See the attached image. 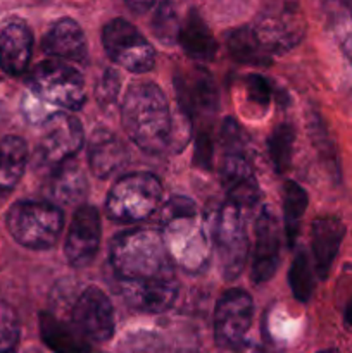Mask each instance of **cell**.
I'll return each mask as SVG.
<instances>
[{"mask_svg": "<svg viewBox=\"0 0 352 353\" xmlns=\"http://www.w3.org/2000/svg\"><path fill=\"white\" fill-rule=\"evenodd\" d=\"M83 145V126L75 116L52 112L41 123V138L35 152V162L41 168H55L75 157Z\"/></svg>", "mask_w": 352, "mask_h": 353, "instance_id": "cell-10", "label": "cell"}, {"mask_svg": "<svg viewBox=\"0 0 352 353\" xmlns=\"http://www.w3.org/2000/svg\"><path fill=\"white\" fill-rule=\"evenodd\" d=\"M71 324L90 341L104 343L114 334V309L106 293L97 286L83 290L72 302Z\"/></svg>", "mask_w": 352, "mask_h": 353, "instance_id": "cell-11", "label": "cell"}, {"mask_svg": "<svg viewBox=\"0 0 352 353\" xmlns=\"http://www.w3.org/2000/svg\"><path fill=\"white\" fill-rule=\"evenodd\" d=\"M40 334L43 343L54 353H90L92 343L59 316L50 312L40 314Z\"/></svg>", "mask_w": 352, "mask_h": 353, "instance_id": "cell-23", "label": "cell"}, {"mask_svg": "<svg viewBox=\"0 0 352 353\" xmlns=\"http://www.w3.org/2000/svg\"><path fill=\"white\" fill-rule=\"evenodd\" d=\"M88 192V181L75 159H66L61 164L52 168L47 181V195L54 203L75 205L83 202Z\"/></svg>", "mask_w": 352, "mask_h": 353, "instance_id": "cell-22", "label": "cell"}, {"mask_svg": "<svg viewBox=\"0 0 352 353\" xmlns=\"http://www.w3.org/2000/svg\"><path fill=\"white\" fill-rule=\"evenodd\" d=\"M251 28L266 52L276 55L286 54L304 40L307 23L297 0H271Z\"/></svg>", "mask_w": 352, "mask_h": 353, "instance_id": "cell-6", "label": "cell"}, {"mask_svg": "<svg viewBox=\"0 0 352 353\" xmlns=\"http://www.w3.org/2000/svg\"><path fill=\"white\" fill-rule=\"evenodd\" d=\"M121 92V78L117 74L116 69L107 68L104 69L102 76H100L99 83L95 86V97L97 102L106 109V107L114 105L117 102V97Z\"/></svg>", "mask_w": 352, "mask_h": 353, "instance_id": "cell-34", "label": "cell"}, {"mask_svg": "<svg viewBox=\"0 0 352 353\" xmlns=\"http://www.w3.org/2000/svg\"><path fill=\"white\" fill-rule=\"evenodd\" d=\"M178 43L182 45L186 55L197 62H209L216 57V38L195 9L188 10L185 21L179 24Z\"/></svg>", "mask_w": 352, "mask_h": 353, "instance_id": "cell-24", "label": "cell"}, {"mask_svg": "<svg viewBox=\"0 0 352 353\" xmlns=\"http://www.w3.org/2000/svg\"><path fill=\"white\" fill-rule=\"evenodd\" d=\"M102 224L95 207L81 205L72 216L66 234L64 255L69 264L76 269L86 268L93 262L100 247Z\"/></svg>", "mask_w": 352, "mask_h": 353, "instance_id": "cell-14", "label": "cell"}, {"mask_svg": "<svg viewBox=\"0 0 352 353\" xmlns=\"http://www.w3.org/2000/svg\"><path fill=\"white\" fill-rule=\"evenodd\" d=\"M280 226L275 214L262 207L255 219V247L252 261V281L255 285L268 283L280 264Z\"/></svg>", "mask_w": 352, "mask_h": 353, "instance_id": "cell-16", "label": "cell"}, {"mask_svg": "<svg viewBox=\"0 0 352 353\" xmlns=\"http://www.w3.org/2000/svg\"><path fill=\"white\" fill-rule=\"evenodd\" d=\"M21 110H23V116L26 117L28 123L31 124H41L48 116L52 114L50 105L45 102H41L40 99L30 93L26 90V93L23 95V102H21Z\"/></svg>", "mask_w": 352, "mask_h": 353, "instance_id": "cell-36", "label": "cell"}, {"mask_svg": "<svg viewBox=\"0 0 352 353\" xmlns=\"http://www.w3.org/2000/svg\"><path fill=\"white\" fill-rule=\"evenodd\" d=\"M219 143L223 147L224 152H251L248 150V138L247 133L242 130L240 124L237 123L231 117H226L223 121V126H221V134H219Z\"/></svg>", "mask_w": 352, "mask_h": 353, "instance_id": "cell-33", "label": "cell"}, {"mask_svg": "<svg viewBox=\"0 0 352 353\" xmlns=\"http://www.w3.org/2000/svg\"><path fill=\"white\" fill-rule=\"evenodd\" d=\"M345 52H347V55L351 57V61H352V40L345 45Z\"/></svg>", "mask_w": 352, "mask_h": 353, "instance_id": "cell-41", "label": "cell"}, {"mask_svg": "<svg viewBox=\"0 0 352 353\" xmlns=\"http://www.w3.org/2000/svg\"><path fill=\"white\" fill-rule=\"evenodd\" d=\"M344 317H345V323H347L349 326H352V299L349 300L347 307H345V314H344Z\"/></svg>", "mask_w": 352, "mask_h": 353, "instance_id": "cell-40", "label": "cell"}, {"mask_svg": "<svg viewBox=\"0 0 352 353\" xmlns=\"http://www.w3.org/2000/svg\"><path fill=\"white\" fill-rule=\"evenodd\" d=\"M41 50L47 55L64 61L81 62L86 59V38L76 21L59 19L41 41Z\"/></svg>", "mask_w": 352, "mask_h": 353, "instance_id": "cell-21", "label": "cell"}, {"mask_svg": "<svg viewBox=\"0 0 352 353\" xmlns=\"http://www.w3.org/2000/svg\"><path fill=\"white\" fill-rule=\"evenodd\" d=\"M178 279L166 278L138 286H123L119 293L128 305L145 314H162L171 309L178 296Z\"/></svg>", "mask_w": 352, "mask_h": 353, "instance_id": "cell-20", "label": "cell"}, {"mask_svg": "<svg viewBox=\"0 0 352 353\" xmlns=\"http://www.w3.org/2000/svg\"><path fill=\"white\" fill-rule=\"evenodd\" d=\"M162 200V185L150 172H135L117 179L106 200L109 219L133 224L150 217Z\"/></svg>", "mask_w": 352, "mask_h": 353, "instance_id": "cell-5", "label": "cell"}, {"mask_svg": "<svg viewBox=\"0 0 352 353\" xmlns=\"http://www.w3.org/2000/svg\"><path fill=\"white\" fill-rule=\"evenodd\" d=\"M314 276H316V271H314V265L309 262V257H307L306 252H297L289 272V283L293 296L299 302L306 303L313 296L314 285H316V278Z\"/></svg>", "mask_w": 352, "mask_h": 353, "instance_id": "cell-30", "label": "cell"}, {"mask_svg": "<svg viewBox=\"0 0 352 353\" xmlns=\"http://www.w3.org/2000/svg\"><path fill=\"white\" fill-rule=\"evenodd\" d=\"M161 236L169 257L183 271L199 274L207 268L213 238L195 203L186 196H173L162 209Z\"/></svg>", "mask_w": 352, "mask_h": 353, "instance_id": "cell-3", "label": "cell"}, {"mask_svg": "<svg viewBox=\"0 0 352 353\" xmlns=\"http://www.w3.org/2000/svg\"><path fill=\"white\" fill-rule=\"evenodd\" d=\"M19 340V319L9 303L0 300V353H10Z\"/></svg>", "mask_w": 352, "mask_h": 353, "instance_id": "cell-32", "label": "cell"}, {"mask_svg": "<svg viewBox=\"0 0 352 353\" xmlns=\"http://www.w3.org/2000/svg\"><path fill=\"white\" fill-rule=\"evenodd\" d=\"M309 196L306 190L295 181H286L283 186V217H285V236L293 247L300 231V221L306 214Z\"/></svg>", "mask_w": 352, "mask_h": 353, "instance_id": "cell-28", "label": "cell"}, {"mask_svg": "<svg viewBox=\"0 0 352 353\" xmlns=\"http://www.w3.org/2000/svg\"><path fill=\"white\" fill-rule=\"evenodd\" d=\"M223 353H261V352H259V348L254 347V345L242 341L240 345H235V347L223 348Z\"/></svg>", "mask_w": 352, "mask_h": 353, "instance_id": "cell-38", "label": "cell"}, {"mask_svg": "<svg viewBox=\"0 0 352 353\" xmlns=\"http://www.w3.org/2000/svg\"><path fill=\"white\" fill-rule=\"evenodd\" d=\"M254 317L252 296L244 290H228L214 312V338L221 348L240 345Z\"/></svg>", "mask_w": 352, "mask_h": 353, "instance_id": "cell-12", "label": "cell"}, {"mask_svg": "<svg viewBox=\"0 0 352 353\" xmlns=\"http://www.w3.org/2000/svg\"><path fill=\"white\" fill-rule=\"evenodd\" d=\"M244 90L247 99L251 100L254 105L262 107V109H268V105L271 103L273 97V88L271 83L261 74H247L244 78Z\"/></svg>", "mask_w": 352, "mask_h": 353, "instance_id": "cell-35", "label": "cell"}, {"mask_svg": "<svg viewBox=\"0 0 352 353\" xmlns=\"http://www.w3.org/2000/svg\"><path fill=\"white\" fill-rule=\"evenodd\" d=\"M121 121L130 140L152 155L179 150L190 138V117L182 109L173 112L166 93L150 81L130 85L121 103Z\"/></svg>", "mask_w": 352, "mask_h": 353, "instance_id": "cell-1", "label": "cell"}, {"mask_svg": "<svg viewBox=\"0 0 352 353\" xmlns=\"http://www.w3.org/2000/svg\"><path fill=\"white\" fill-rule=\"evenodd\" d=\"M317 353H337L335 350H323V352H317Z\"/></svg>", "mask_w": 352, "mask_h": 353, "instance_id": "cell-43", "label": "cell"}, {"mask_svg": "<svg viewBox=\"0 0 352 353\" xmlns=\"http://www.w3.org/2000/svg\"><path fill=\"white\" fill-rule=\"evenodd\" d=\"M110 269L119 288L175 278L161 233L148 228L128 230L110 241Z\"/></svg>", "mask_w": 352, "mask_h": 353, "instance_id": "cell-2", "label": "cell"}, {"mask_svg": "<svg viewBox=\"0 0 352 353\" xmlns=\"http://www.w3.org/2000/svg\"><path fill=\"white\" fill-rule=\"evenodd\" d=\"M33 54V33L26 23L10 19L0 28V68L10 76H21Z\"/></svg>", "mask_w": 352, "mask_h": 353, "instance_id": "cell-18", "label": "cell"}, {"mask_svg": "<svg viewBox=\"0 0 352 353\" xmlns=\"http://www.w3.org/2000/svg\"><path fill=\"white\" fill-rule=\"evenodd\" d=\"M102 45L110 61L135 74L148 72L155 64L154 47L126 19L109 21L102 31Z\"/></svg>", "mask_w": 352, "mask_h": 353, "instance_id": "cell-9", "label": "cell"}, {"mask_svg": "<svg viewBox=\"0 0 352 353\" xmlns=\"http://www.w3.org/2000/svg\"><path fill=\"white\" fill-rule=\"evenodd\" d=\"M342 2H344V6L347 7V9H349V12L352 14V0H342Z\"/></svg>", "mask_w": 352, "mask_h": 353, "instance_id": "cell-42", "label": "cell"}, {"mask_svg": "<svg viewBox=\"0 0 352 353\" xmlns=\"http://www.w3.org/2000/svg\"><path fill=\"white\" fill-rule=\"evenodd\" d=\"M28 92L48 105L71 110L81 109L86 100L81 72L59 61L40 62L28 78Z\"/></svg>", "mask_w": 352, "mask_h": 353, "instance_id": "cell-8", "label": "cell"}, {"mask_svg": "<svg viewBox=\"0 0 352 353\" xmlns=\"http://www.w3.org/2000/svg\"><path fill=\"white\" fill-rule=\"evenodd\" d=\"M214 155V143L211 140V133L207 130H202L197 138V148H195V164H199L200 168H211V162H213Z\"/></svg>", "mask_w": 352, "mask_h": 353, "instance_id": "cell-37", "label": "cell"}, {"mask_svg": "<svg viewBox=\"0 0 352 353\" xmlns=\"http://www.w3.org/2000/svg\"><path fill=\"white\" fill-rule=\"evenodd\" d=\"M128 3V7L137 12H145V10L150 9L152 6L155 3V0H124Z\"/></svg>", "mask_w": 352, "mask_h": 353, "instance_id": "cell-39", "label": "cell"}, {"mask_svg": "<svg viewBox=\"0 0 352 353\" xmlns=\"http://www.w3.org/2000/svg\"><path fill=\"white\" fill-rule=\"evenodd\" d=\"M244 212L237 203L226 200L214 217L213 243L226 281L237 279L247 264L248 236Z\"/></svg>", "mask_w": 352, "mask_h": 353, "instance_id": "cell-7", "label": "cell"}, {"mask_svg": "<svg viewBox=\"0 0 352 353\" xmlns=\"http://www.w3.org/2000/svg\"><path fill=\"white\" fill-rule=\"evenodd\" d=\"M226 47L231 57L240 64L262 65L268 68L273 62V55L259 43L254 31L248 26L235 28L226 34Z\"/></svg>", "mask_w": 352, "mask_h": 353, "instance_id": "cell-26", "label": "cell"}, {"mask_svg": "<svg viewBox=\"0 0 352 353\" xmlns=\"http://www.w3.org/2000/svg\"><path fill=\"white\" fill-rule=\"evenodd\" d=\"M28 147L19 137H6L0 140V195H7L16 188L26 169Z\"/></svg>", "mask_w": 352, "mask_h": 353, "instance_id": "cell-25", "label": "cell"}, {"mask_svg": "<svg viewBox=\"0 0 352 353\" xmlns=\"http://www.w3.org/2000/svg\"><path fill=\"white\" fill-rule=\"evenodd\" d=\"M130 152L123 141L106 128H99L92 133L88 145V162L93 176L107 179L126 168Z\"/></svg>", "mask_w": 352, "mask_h": 353, "instance_id": "cell-19", "label": "cell"}, {"mask_svg": "<svg viewBox=\"0 0 352 353\" xmlns=\"http://www.w3.org/2000/svg\"><path fill=\"white\" fill-rule=\"evenodd\" d=\"M221 183L226 190L228 200L237 203L240 209L248 210L257 205L261 192L248 152H224Z\"/></svg>", "mask_w": 352, "mask_h": 353, "instance_id": "cell-15", "label": "cell"}, {"mask_svg": "<svg viewBox=\"0 0 352 353\" xmlns=\"http://www.w3.org/2000/svg\"><path fill=\"white\" fill-rule=\"evenodd\" d=\"M64 228V212L48 202H17L7 212L10 236L31 250H48L57 243Z\"/></svg>", "mask_w": 352, "mask_h": 353, "instance_id": "cell-4", "label": "cell"}, {"mask_svg": "<svg viewBox=\"0 0 352 353\" xmlns=\"http://www.w3.org/2000/svg\"><path fill=\"white\" fill-rule=\"evenodd\" d=\"M345 236V226L338 217L321 216L311 224V250H313V265L317 278L326 279L331 271L342 240Z\"/></svg>", "mask_w": 352, "mask_h": 353, "instance_id": "cell-17", "label": "cell"}, {"mask_svg": "<svg viewBox=\"0 0 352 353\" xmlns=\"http://www.w3.org/2000/svg\"><path fill=\"white\" fill-rule=\"evenodd\" d=\"M152 31H154L155 38L162 45L171 47V45H175L178 41V16H176V10L173 9L169 0H164V2L159 3L157 10L154 14V19H152Z\"/></svg>", "mask_w": 352, "mask_h": 353, "instance_id": "cell-31", "label": "cell"}, {"mask_svg": "<svg viewBox=\"0 0 352 353\" xmlns=\"http://www.w3.org/2000/svg\"><path fill=\"white\" fill-rule=\"evenodd\" d=\"M178 105L190 119L209 121L217 112V86L213 76L202 68L179 71L175 76Z\"/></svg>", "mask_w": 352, "mask_h": 353, "instance_id": "cell-13", "label": "cell"}, {"mask_svg": "<svg viewBox=\"0 0 352 353\" xmlns=\"http://www.w3.org/2000/svg\"><path fill=\"white\" fill-rule=\"evenodd\" d=\"M130 353H199L192 334H173L166 338L155 333H141L131 338Z\"/></svg>", "mask_w": 352, "mask_h": 353, "instance_id": "cell-27", "label": "cell"}, {"mask_svg": "<svg viewBox=\"0 0 352 353\" xmlns=\"http://www.w3.org/2000/svg\"><path fill=\"white\" fill-rule=\"evenodd\" d=\"M295 130L290 123H282L271 131L268 138V150L271 164L278 174H283L290 168L293 154Z\"/></svg>", "mask_w": 352, "mask_h": 353, "instance_id": "cell-29", "label": "cell"}, {"mask_svg": "<svg viewBox=\"0 0 352 353\" xmlns=\"http://www.w3.org/2000/svg\"><path fill=\"white\" fill-rule=\"evenodd\" d=\"M10 353H14V352H10Z\"/></svg>", "mask_w": 352, "mask_h": 353, "instance_id": "cell-44", "label": "cell"}]
</instances>
